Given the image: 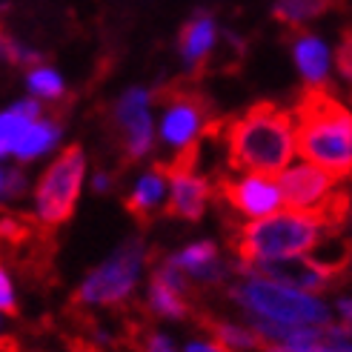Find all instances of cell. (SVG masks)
I'll list each match as a JSON object with an SVG mask.
<instances>
[{
    "label": "cell",
    "mask_w": 352,
    "mask_h": 352,
    "mask_svg": "<svg viewBox=\"0 0 352 352\" xmlns=\"http://www.w3.org/2000/svg\"><path fill=\"white\" fill-rule=\"evenodd\" d=\"M3 58L14 69H38L46 60L43 52H34V49H29L23 43H17L14 38H9V34H3Z\"/></svg>",
    "instance_id": "603a6c76"
},
{
    "label": "cell",
    "mask_w": 352,
    "mask_h": 352,
    "mask_svg": "<svg viewBox=\"0 0 352 352\" xmlns=\"http://www.w3.org/2000/svg\"><path fill=\"white\" fill-rule=\"evenodd\" d=\"M338 315H341V321H352V298L338 301Z\"/></svg>",
    "instance_id": "f546056e"
},
{
    "label": "cell",
    "mask_w": 352,
    "mask_h": 352,
    "mask_svg": "<svg viewBox=\"0 0 352 352\" xmlns=\"http://www.w3.org/2000/svg\"><path fill=\"white\" fill-rule=\"evenodd\" d=\"M215 41H218L215 17L209 14L206 9H198L195 14H192V21L184 23V29L178 34L181 60L186 63L192 78H201L206 69H209V55H212Z\"/></svg>",
    "instance_id": "7c38bea8"
},
{
    "label": "cell",
    "mask_w": 352,
    "mask_h": 352,
    "mask_svg": "<svg viewBox=\"0 0 352 352\" xmlns=\"http://www.w3.org/2000/svg\"><path fill=\"white\" fill-rule=\"evenodd\" d=\"M149 261V246L144 235H132L109 255L107 263L86 275L72 295V307H126L138 287L144 263Z\"/></svg>",
    "instance_id": "5b68a950"
},
{
    "label": "cell",
    "mask_w": 352,
    "mask_h": 352,
    "mask_svg": "<svg viewBox=\"0 0 352 352\" xmlns=\"http://www.w3.org/2000/svg\"><path fill=\"white\" fill-rule=\"evenodd\" d=\"M263 352H301V349H292V346H287V344H270Z\"/></svg>",
    "instance_id": "4dcf8cb0"
},
{
    "label": "cell",
    "mask_w": 352,
    "mask_h": 352,
    "mask_svg": "<svg viewBox=\"0 0 352 352\" xmlns=\"http://www.w3.org/2000/svg\"><path fill=\"white\" fill-rule=\"evenodd\" d=\"M34 120L38 118H29L23 112H17L14 107L3 112V120H0V152H3V157L14 155L17 144L26 138V132H29V126Z\"/></svg>",
    "instance_id": "d6986e66"
},
{
    "label": "cell",
    "mask_w": 352,
    "mask_h": 352,
    "mask_svg": "<svg viewBox=\"0 0 352 352\" xmlns=\"http://www.w3.org/2000/svg\"><path fill=\"white\" fill-rule=\"evenodd\" d=\"M295 112L280 103L261 100L235 118H218L206 138H221L226 146V166L232 172L280 175L295 146Z\"/></svg>",
    "instance_id": "6da1fadb"
},
{
    "label": "cell",
    "mask_w": 352,
    "mask_h": 352,
    "mask_svg": "<svg viewBox=\"0 0 352 352\" xmlns=\"http://www.w3.org/2000/svg\"><path fill=\"white\" fill-rule=\"evenodd\" d=\"M155 100V92L132 86L126 89L112 109V123L120 132V146H123V164L140 161L152 149V118H149V103Z\"/></svg>",
    "instance_id": "9c48e42d"
},
{
    "label": "cell",
    "mask_w": 352,
    "mask_h": 352,
    "mask_svg": "<svg viewBox=\"0 0 352 352\" xmlns=\"http://www.w3.org/2000/svg\"><path fill=\"white\" fill-rule=\"evenodd\" d=\"M83 169H86V157L80 144H69L38 178V186H34V215L49 230H55V226L72 218L80 198Z\"/></svg>",
    "instance_id": "52a82bcc"
},
{
    "label": "cell",
    "mask_w": 352,
    "mask_h": 352,
    "mask_svg": "<svg viewBox=\"0 0 352 352\" xmlns=\"http://www.w3.org/2000/svg\"><path fill=\"white\" fill-rule=\"evenodd\" d=\"M60 138V123H55V118H49V120H34L32 126H29V132H26V138L17 144V149H14V157L21 164H29V161H34L38 155H43L46 149H52L55 146V140Z\"/></svg>",
    "instance_id": "ac0fdd59"
},
{
    "label": "cell",
    "mask_w": 352,
    "mask_h": 352,
    "mask_svg": "<svg viewBox=\"0 0 352 352\" xmlns=\"http://www.w3.org/2000/svg\"><path fill=\"white\" fill-rule=\"evenodd\" d=\"M287 43L292 49V58L298 72L304 75L307 83L327 86V72H329V49L318 34H312L307 29H287Z\"/></svg>",
    "instance_id": "4fadbf2b"
},
{
    "label": "cell",
    "mask_w": 352,
    "mask_h": 352,
    "mask_svg": "<svg viewBox=\"0 0 352 352\" xmlns=\"http://www.w3.org/2000/svg\"><path fill=\"white\" fill-rule=\"evenodd\" d=\"M169 184H172V195L169 204L164 206V215L181 221H201L209 201L215 198L212 181L195 175V169H186V172H172Z\"/></svg>",
    "instance_id": "8fae6325"
},
{
    "label": "cell",
    "mask_w": 352,
    "mask_h": 352,
    "mask_svg": "<svg viewBox=\"0 0 352 352\" xmlns=\"http://www.w3.org/2000/svg\"><path fill=\"white\" fill-rule=\"evenodd\" d=\"M332 235L327 223L315 209H287V212H272L267 218H255L252 223H243L230 230V250L235 261L250 263L263 258L280 255H301L315 250L318 243Z\"/></svg>",
    "instance_id": "3957f363"
},
{
    "label": "cell",
    "mask_w": 352,
    "mask_h": 352,
    "mask_svg": "<svg viewBox=\"0 0 352 352\" xmlns=\"http://www.w3.org/2000/svg\"><path fill=\"white\" fill-rule=\"evenodd\" d=\"M215 258H218L215 241H198V243H192V246H184L181 252H172L169 255V261L175 263V267H181L184 272L198 270V267H204V263L215 261Z\"/></svg>",
    "instance_id": "7402d4cb"
},
{
    "label": "cell",
    "mask_w": 352,
    "mask_h": 352,
    "mask_svg": "<svg viewBox=\"0 0 352 352\" xmlns=\"http://www.w3.org/2000/svg\"><path fill=\"white\" fill-rule=\"evenodd\" d=\"M321 352H352V321L327 324Z\"/></svg>",
    "instance_id": "cb8c5ba5"
},
{
    "label": "cell",
    "mask_w": 352,
    "mask_h": 352,
    "mask_svg": "<svg viewBox=\"0 0 352 352\" xmlns=\"http://www.w3.org/2000/svg\"><path fill=\"white\" fill-rule=\"evenodd\" d=\"M0 186H3V201H14L21 198L26 186H29V178L21 166H6L3 169V178H0Z\"/></svg>",
    "instance_id": "d4e9b609"
},
{
    "label": "cell",
    "mask_w": 352,
    "mask_h": 352,
    "mask_svg": "<svg viewBox=\"0 0 352 352\" xmlns=\"http://www.w3.org/2000/svg\"><path fill=\"white\" fill-rule=\"evenodd\" d=\"M146 309H149V315H161V318H172V321H184V318H189V315H195V307L189 304L186 295L172 289L166 280L155 278V275L149 278Z\"/></svg>",
    "instance_id": "2e32d148"
},
{
    "label": "cell",
    "mask_w": 352,
    "mask_h": 352,
    "mask_svg": "<svg viewBox=\"0 0 352 352\" xmlns=\"http://www.w3.org/2000/svg\"><path fill=\"white\" fill-rule=\"evenodd\" d=\"M92 189L98 192V195H103V192H109V189H112V175L98 172L95 178H92Z\"/></svg>",
    "instance_id": "f1b7e54d"
},
{
    "label": "cell",
    "mask_w": 352,
    "mask_h": 352,
    "mask_svg": "<svg viewBox=\"0 0 352 352\" xmlns=\"http://www.w3.org/2000/svg\"><path fill=\"white\" fill-rule=\"evenodd\" d=\"M184 352H232V349L212 338V341H189Z\"/></svg>",
    "instance_id": "83f0119b"
},
{
    "label": "cell",
    "mask_w": 352,
    "mask_h": 352,
    "mask_svg": "<svg viewBox=\"0 0 352 352\" xmlns=\"http://www.w3.org/2000/svg\"><path fill=\"white\" fill-rule=\"evenodd\" d=\"M155 100L164 107V123H161L164 144L175 146L178 152L192 144H201V138H206L212 123L218 120L215 107L192 83V75L157 86Z\"/></svg>",
    "instance_id": "8992f818"
},
{
    "label": "cell",
    "mask_w": 352,
    "mask_h": 352,
    "mask_svg": "<svg viewBox=\"0 0 352 352\" xmlns=\"http://www.w3.org/2000/svg\"><path fill=\"white\" fill-rule=\"evenodd\" d=\"M280 189H284V201L292 209H312L318 206L341 178H336L332 172L315 166L304 161L301 166H289L278 175Z\"/></svg>",
    "instance_id": "30bf717a"
},
{
    "label": "cell",
    "mask_w": 352,
    "mask_h": 352,
    "mask_svg": "<svg viewBox=\"0 0 352 352\" xmlns=\"http://www.w3.org/2000/svg\"><path fill=\"white\" fill-rule=\"evenodd\" d=\"M329 92V86L307 83L295 100V146L304 161L344 181L352 175V112Z\"/></svg>",
    "instance_id": "7a4b0ae2"
},
{
    "label": "cell",
    "mask_w": 352,
    "mask_h": 352,
    "mask_svg": "<svg viewBox=\"0 0 352 352\" xmlns=\"http://www.w3.org/2000/svg\"><path fill=\"white\" fill-rule=\"evenodd\" d=\"M230 295L250 315V321H275V324H332V315L321 298L312 292L295 289L278 280L258 275H241Z\"/></svg>",
    "instance_id": "277c9868"
},
{
    "label": "cell",
    "mask_w": 352,
    "mask_h": 352,
    "mask_svg": "<svg viewBox=\"0 0 352 352\" xmlns=\"http://www.w3.org/2000/svg\"><path fill=\"white\" fill-rule=\"evenodd\" d=\"M26 86L32 95H38L49 103H60L66 100V89H63V80L55 69L49 66H38V69H29V78H26Z\"/></svg>",
    "instance_id": "ffe728a7"
},
{
    "label": "cell",
    "mask_w": 352,
    "mask_h": 352,
    "mask_svg": "<svg viewBox=\"0 0 352 352\" xmlns=\"http://www.w3.org/2000/svg\"><path fill=\"white\" fill-rule=\"evenodd\" d=\"M198 324H201V329H206L209 336H212L215 341H221V344H226L230 349H267L270 346V341L261 336V332L250 324V327H243V324H232V321H223V318H218V315H209V312H198L195 309V315H192Z\"/></svg>",
    "instance_id": "9a60e30c"
},
{
    "label": "cell",
    "mask_w": 352,
    "mask_h": 352,
    "mask_svg": "<svg viewBox=\"0 0 352 352\" xmlns=\"http://www.w3.org/2000/svg\"><path fill=\"white\" fill-rule=\"evenodd\" d=\"M166 184L169 178L152 164V169L135 184V189L129 192L126 198H123V206H126V212L140 223V226H149L152 215L161 209L164 204V195H166Z\"/></svg>",
    "instance_id": "5bb4252c"
},
{
    "label": "cell",
    "mask_w": 352,
    "mask_h": 352,
    "mask_svg": "<svg viewBox=\"0 0 352 352\" xmlns=\"http://www.w3.org/2000/svg\"><path fill=\"white\" fill-rule=\"evenodd\" d=\"M336 6V0H275L272 17L287 29H298Z\"/></svg>",
    "instance_id": "e0dca14e"
},
{
    "label": "cell",
    "mask_w": 352,
    "mask_h": 352,
    "mask_svg": "<svg viewBox=\"0 0 352 352\" xmlns=\"http://www.w3.org/2000/svg\"><path fill=\"white\" fill-rule=\"evenodd\" d=\"M126 341L132 349L138 352H175L172 349V341L166 336H161L157 329L146 327L144 321H132L126 324Z\"/></svg>",
    "instance_id": "44dd1931"
},
{
    "label": "cell",
    "mask_w": 352,
    "mask_h": 352,
    "mask_svg": "<svg viewBox=\"0 0 352 352\" xmlns=\"http://www.w3.org/2000/svg\"><path fill=\"white\" fill-rule=\"evenodd\" d=\"M0 307H3V315L17 318V301H14V287H12L9 263H3V270H0Z\"/></svg>",
    "instance_id": "4316f807"
},
{
    "label": "cell",
    "mask_w": 352,
    "mask_h": 352,
    "mask_svg": "<svg viewBox=\"0 0 352 352\" xmlns=\"http://www.w3.org/2000/svg\"><path fill=\"white\" fill-rule=\"evenodd\" d=\"M336 66L346 80H352V29H344L341 34V43L336 49Z\"/></svg>",
    "instance_id": "484cf974"
},
{
    "label": "cell",
    "mask_w": 352,
    "mask_h": 352,
    "mask_svg": "<svg viewBox=\"0 0 352 352\" xmlns=\"http://www.w3.org/2000/svg\"><path fill=\"white\" fill-rule=\"evenodd\" d=\"M215 195L230 212H241L246 218H267L278 212L280 204H287L278 175L263 172H243L238 178L221 175L215 178Z\"/></svg>",
    "instance_id": "ba28073f"
}]
</instances>
